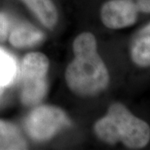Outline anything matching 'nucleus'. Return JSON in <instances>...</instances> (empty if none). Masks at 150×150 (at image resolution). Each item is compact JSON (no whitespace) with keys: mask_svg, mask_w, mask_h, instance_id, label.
I'll list each match as a JSON object with an SVG mask.
<instances>
[{"mask_svg":"<svg viewBox=\"0 0 150 150\" xmlns=\"http://www.w3.org/2000/svg\"><path fill=\"white\" fill-rule=\"evenodd\" d=\"M74 59L65 70L66 83L77 96L89 98L102 93L109 83V73L97 50L95 36L78 35L73 43Z\"/></svg>","mask_w":150,"mask_h":150,"instance_id":"nucleus-1","label":"nucleus"},{"mask_svg":"<svg viewBox=\"0 0 150 150\" xmlns=\"http://www.w3.org/2000/svg\"><path fill=\"white\" fill-rule=\"evenodd\" d=\"M97 137L108 144H122L130 149H141L150 142V125L121 103L110 105L106 115L93 127Z\"/></svg>","mask_w":150,"mask_h":150,"instance_id":"nucleus-2","label":"nucleus"},{"mask_svg":"<svg viewBox=\"0 0 150 150\" xmlns=\"http://www.w3.org/2000/svg\"><path fill=\"white\" fill-rule=\"evenodd\" d=\"M69 123L66 113L60 108L42 105L30 112L25 126L28 134L33 139L46 141L53 138Z\"/></svg>","mask_w":150,"mask_h":150,"instance_id":"nucleus-3","label":"nucleus"},{"mask_svg":"<svg viewBox=\"0 0 150 150\" xmlns=\"http://www.w3.org/2000/svg\"><path fill=\"white\" fill-rule=\"evenodd\" d=\"M139 11L134 0H108L103 4L100 18L105 27L122 29L134 25Z\"/></svg>","mask_w":150,"mask_h":150,"instance_id":"nucleus-4","label":"nucleus"},{"mask_svg":"<svg viewBox=\"0 0 150 150\" xmlns=\"http://www.w3.org/2000/svg\"><path fill=\"white\" fill-rule=\"evenodd\" d=\"M129 49V57L135 66L150 68V21L134 33Z\"/></svg>","mask_w":150,"mask_h":150,"instance_id":"nucleus-5","label":"nucleus"},{"mask_svg":"<svg viewBox=\"0 0 150 150\" xmlns=\"http://www.w3.org/2000/svg\"><path fill=\"white\" fill-rule=\"evenodd\" d=\"M49 69V59L43 53H29L23 59L21 74L23 83L45 80Z\"/></svg>","mask_w":150,"mask_h":150,"instance_id":"nucleus-6","label":"nucleus"},{"mask_svg":"<svg viewBox=\"0 0 150 150\" xmlns=\"http://www.w3.org/2000/svg\"><path fill=\"white\" fill-rule=\"evenodd\" d=\"M32 11L45 27L53 28L58 22L59 14L52 0H21Z\"/></svg>","mask_w":150,"mask_h":150,"instance_id":"nucleus-7","label":"nucleus"},{"mask_svg":"<svg viewBox=\"0 0 150 150\" xmlns=\"http://www.w3.org/2000/svg\"><path fill=\"white\" fill-rule=\"evenodd\" d=\"M43 39V33L32 25L23 23L15 27L9 36L10 43L16 48L31 47Z\"/></svg>","mask_w":150,"mask_h":150,"instance_id":"nucleus-8","label":"nucleus"},{"mask_svg":"<svg viewBox=\"0 0 150 150\" xmlns=\"http://www.w3.org/2000/svg\"><path fill=\"white\" fill-rule=\"evenodd\" d=\"M27 149V142L19 129L13 123L0 120V150Z\"/></svg>","mask_w":150,"mask_h":150,"instance_id":"nucleus-9","label":"nucleus"},{"mask_svg":"<svg viewBox=\"0 0 150 150\" xmlns=\"http://www.w3.org/2000/svg\"><path fill=\"white\" fill-rule=\"evenodd\" d=\"M17 66L14 59L0 48V92L4 87L10 84L14 79Z\"/></svg>","mask_w":150,"mask_h":150,"instance_id":"nucleus-10","label":"nucleus"},{"mask_svg":"<svg viewBox=\"0 0 150 150\" xmlns=\"http://www.w3.org/2000/svg\"><path fill=\"white\" fill-rule=\"evenodd\" d=\"M9 30V21L5 13H0V42L5 41Z\"/></svg>","mask_w":150,"mask_h":150,"instance_id":"nucleus-11","label":"nucleus"},{"mask_svg":"<svg viewBox=\"0 0 150 150\" xmlns=\"http://www.w3.org/2000/svg\"><path fill=\"white\" fill-rule=\"evenodd\" d=\"M135 3L139 13H150V0H136Z\"/></svg>","mask_w":150,"mask_h":150,"instance_id":"nucleus-12","label":"nucleus"},{"mask_svg":"<svg viewBox=\"0 0 150 150\" xmlns=\"http://www.w3.org/2000/svg\"><path fill=\"white\" fill-rule=\"evenodd\" d=\"M134 2H135V1H134Z\"/></svg>","mask_w":150,"mask_h":150,"instance_id":"nucleus-13","label":"nucleus"}]
</instances>
